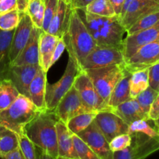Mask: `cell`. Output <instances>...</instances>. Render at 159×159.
Listing matches in <instances>:
<instances>
[{
    "label": "cell",
    "mask_w": 159,
    "mask_h": 159,
    "mask_svg": "<svg viewBox=\"0 0 159 159\" xmlns=\"http://www.w3.org/2000/svg\"><path fill=\"white\" fill-rule=\"evenodd\" d=\"M76 11L97 46L112 47L122 50L126 30L119 16H101L88 12L84 9H78Z\"/></svg>",
    "instance_id": "cell-1"
},
{
    "label": "cell",
    "mask_w": 159,
    "mask_h": 159,
    "mask_svg": "<svg viewBox=\"0 0 159 159\" xmlns=\"http://www.w3.org/2000/svg\"><path fill=\"white\" fill-rule=\"evenodd\" d=\"M58 119L54 111L45 110L26 126L25 134L31 142L53 159H57V136L56 123Z\"/></svg>",
    "instance_id": "cell-2"
},
{
    "label": "cell",
    "mask_w": 159,
    "mask_h": 159,
    "mask_svg": "<svg viewBox=\"0 0 159 159\" xmlns=\"http://www.w3.org/2000/svg\"><path fill=\"white\" fill-rule=\"evenodd\" d=\"M71 56L80 68L84 59L97 47L76 9H72L61 37Z\"/></svg>",
    "instance_id": "cell-3"
},
{
    "label": "cell",
    "mask_w": 159,
    "mask_h": 159,
    "mask_svg": "<svg viewBox=\"0 0 159 159\" xmlns=\"http://www.w3.org/2000/svg\"><path fill=\"white\" fill-rule=\"evenodd\" d=\"M40 110L29 97L20 94L13 103L0 113V126L18 135L25 134L26 126L38 114Z\"/></svg>",
    "instance_id": "cell-4"
},
{
    "label": "cell",
    "mask_w": 159,
    "mask_h": 159,
    "mask_svg": "<svg viewBox=\"0 0 159 159\" xmlns=\"http://www.w3.org/2000/svg\"><path fill=\"white\" fill-rule=\"evenodd\" d=\"M85 71L93 82L97 93L107 105L113 89L124 76V64L87 69Z\"/></svg>",
    "instance_id": "cell-5"
},
{
    "label": "cell",
    "mask_w": 159,
    "mask_h": 159,
    "mask_svg": "<svg viewBox=\"0 0 159 159\" xmlns=\"http://www.w3.org/2000/svg\"><path fill=\"white\" fill-rule=\"evenodd\" d=\"M79 71L80 68L75 60L71 56H68L66 69L60 80L54 84L47 83L45 93L47 110L53 111L56 108L62 97L71 88Z\"/></svg>",
    "instance_id": "cell-6"
},
{
    "label": "cell",
    "mask_w": 159,
    "mask_h": 159,
    "mask_svg": "<svg viewBox=\"0 0 159 159\" xmlns=\"http://www.w3.org/2000/svg\"><path fill=\"white\" fill-rule=\"evenodd\" d=\"M130 134V145L120 152H113V159H146L159 151V138H150L141 133Z\"/></svg>",
    "instance_id": "cell-7"
},
{
    "label": "cell",
    "mask_w": 159,
    "mask_h": 159,
    "mask_svg": "<svg viewBox=\"0 0 159 159\" xmlns=\"http://www.w3.org/2000/svg\"><path fill=\"white\" fill-rule=\"evenodd\" d=\"M82 99L84 105L93 112L110 110L107 104L99 96L90 80L89 77L84 70H80L73 83Z\"/></svg>",
    "instance_id": "cell-8"
},
{
    "label": "cell",
    "mask_w": 159,
    "mask_h": 159,
    "mask_svg": "<svg viewBox=\"0 0 159 159\" xmlns=\"http://www.w3.org/2000/svg\"><path fill=\"white\" fill-rule=\"evenodd\" d=\"M123 64H124V57L122 50L112 47L97 46L84 59L80 70L85 71Z\"/></svg>",
    "instance_id": "cell-9"
},
{
    "label": "cell",
    "mask_w": 159,
    "mask_h": 159,
    "mask_svg": "<svg viewBox=\"0 0 159 159\" xmlns=\"http://www.w3.org/2000/svg\"><path fill=\"white\" fill-rule=\"evenodd\" d=\"M53 111L54 112L58 120L62 121L65 124L69 120L77 115L93 112L84 105L77 90L73 85L65 93Z\"/></svg>",
    "instance_id": "cell-10"
},
{
    "label": "cell",
    "mask_w": 159,
    "mask_h": 159,
    "mask_svg": "<svg viewBox=\"0 0 159 159\" xmlns=\"http://www.w3.org/2000/svg\"><path fill=\"white\" fill-rule=\"evenodd\" d=\"M159 60V38L141 47L133 55L124 61V68L133 73L149 68Z\"/></svg>",
    "instance_id": "cell-11"
},
{
    "label": "cell",
    "mask_w": 159,
    "mask_h": 159,
    "mask_svg": "<svg viewBox=\"0 0 159 159\" xmlns=\"http://www.w3.org/2000/svg\"><path fill=\"white\" fill-rule=\"evenodd\" d=\"M94 122L108 142L118 135L129 134L128 124L110 110L98 112Z\"/></svg>",
    "instance_id": "cell-12"
},
{
    "label": "cell",
    "mask_w": 159,
    "mask_h": 159,
    "mask_svg": "<svg viewBox=\"0 0 159 159\" xmlns=\"http://www.w3.org/2000/svg\"><path fill=\"white\" fill-rule=\"evenodd\" d=\"M159 38V21L146 30L127 35L123 40L122 52L124 61L131 57L141 47L155 41Z\"/></svg>",
    "instance_id": "cell-13"
},
{
    "label": "cell",
    "mask_w": 159,
    "mask_h": 159,
    "mask_svg": "<svg viewBox=\"0 0 159 159\" xmlns=\"http://www.w3.org/2000/svg\"><path fill=\"white\" fill-rule=\"evenodd\" d=\"M101 159H113L109 142L93 121L86 129L78 134Z\"/></svg>",
    "instance_id": "cell-14"
},
{
    "label": "cell",
    "mask_w": 159,
    "mask_h": 159,
    "mask_svg": "<svg viewBox=\"0 0 159 159\" xmlns=\"http://www.w3.org/2000/svg\"><path fill=\"white\" fill-rule=\"evenodd\" d=\"M40 68V65H11L7 79L12 82L20 94L29 97L30 85Z\"/></svg>",
    "instance_id": "cell-15"
},
{
    "label": "cell",
    "mask_w": 159,
    "mask_h": 159,
    "mask_svg": "<svg viewBox=\"0 0 159 159\" xmlns=\"http://www.w3.org/2000/svg\"><path fill=\"white\" fill-rule=\"evenodd\" d=\"M18 26L14 31L10 48L11 64L20 54L29 40L34 24L26 12H21Z\"/></svg>",
    "instance_id": "cell-16"
},
{
    "label": "cell",
    "mask_w": 159,
    "mask_h": 159,
    "mask_svg": "<svg viewBox=\"0 0 159 159\" xmlns=\"http://www.w3.org/2000/svg\"><path fill=\"white\" fill-rule=\"evenodd\" d=\"M158 10L159 0H132L121 20L126 33L138 19Z\"/></svg>",
    "instance_id": "cell-17"
},
{
    "label": "cell",
    "mask_w": 159,
    "mask_h": 159,
    "mask_svg": "<svg viewBox=\"0 0 159 159\" xmlns=\"http://www.w3.org/2000/svg\"><path fill=\"white\" fill-rule=\"evenodd\" d=\"M41 29L34 26L29 40L23 51L12 62V65H40L39 39Z\"/></svg>",
    "instance_id": "cell-18"
},
{
    "label": "cell",
    "mask_w": 159,
    "mask_h": 159,
    "mask_svg": "<svg viewBox=\"0 0 159 159\" xmlns=\"http://www.w3.org/2000/svg\"><path fill=\"white\" fill-rule=\"evenodd\" d=\"M57 136V159H79L73 143L71 133L61 120L56 123Z\"/></svg>",
    "instance_id": "cell-19"
},
{
    "label": "cell",
    "mask_w": 159,
    "mask_h": 159,
    "mask_svg": "<svg viewBox=\"0 0 159 159\" xmlns=\"http://www.w3.org/2000/svg\"><path fill=\"white\" fill-rule=\"evenodd\" d=\"M47 86V72L40 67L29 87V98L40 111L47 110L45 93Z\"/></svg>",
    "instance_id": "cell-20"
},
{
    "label": "cell",
    "mask_w": 159,
    "mask_h": 159,
    "mask_svg": "<svg viewBox=\"0 0 159 159\" xmlns=\"http://www.w3.org/2000/svg\"><path fill=\"white\" fill-rule=\"evenodd\" d=\"M59 40L60 38L56 36L44 32L41 30L39 39V56L40 66L45 72H48L51 68L53 53Z\"/></svg>",
    "instance_id": "cell-21"
},
{
    "label": "cell",
    "mask_w": 159,
    "mask_h": 159,
    "mask_svg": "<svg viewBox=\"0 0 159 159\" xmlns=\"http://www.w3.org/2000/svg\"><path fill=\"white\" fill-rule=\"evenodd\" d=\"M110 111L117 115L128 125L138 120H149L148 115L142 111L135 99H130L129 100L120 104L115 108L112 109Z\"/></svg>",
    "instance_id": "cell-22"
},
{
    "label": "cell",
    "mask_w": 159,
    "mask_h": 159,
    "mask_svg": "<svg viewBox=\"0 0 159 159\" xmlns=\"http://www.w3.org/2000/svg\"><path fill=\"white\" fill-rule=\"evenodd\" d=\"M72 9L64 0H59L57 9L50 23L47 33L61 38Z\"/></svg>",
    "instance_id": "cell-23"
},
{
    "label": "cell",
    "mask_w": 159,
    "mask_h": 159,
    "mask_svg": "<svg viewBox=\"0 0 159 159\" xmlns=\"http://www.w3.org/2000/svg\"><path fill=\"white\" fill-rule=\"evenodd\" d=\"M14 31H4L0 30V82L7 79L8 72L11 66L10 48Z\"/></svg>",
    "instance_id": "cell-24"
},
{
    "label": "cell",
    "mask_w": 159,
    "mask_h": 159,
    "mask_svg": "<svg viewBox=\"0 0 159 159\" xmlns=\"http://www.w3.org/2000/svg\"><path fill=\"white\" fill-rule=\"evenodd\" d=\"M131 74L132 73L124 68V76L114 87L107 102V107L110 110L131 99L130 95V84H129Z\"/></svg>",
    "instance_id": "cell-25"
},
{
    "label": "cell",
    "mask_w": 159,
    "mask_h": 159,
    "mask_svg": "<svg viewBox=\"0 0 159 159\" xmlns=\"http://www.w3.org/2000/svg\"><path fill=\"white\" fill-rule=\"evenodd\" d=\"M20 148L17 134L0 126V159Z\"/></svg>",
    "instance_id": "cell-26"
},
{
    "label": "cell",
    "mask_w": 159,
    "mask_h": 159,
    "mask_svg": "<svg viewBox=\"0 0 159 159\" xmlns=\"http://www.w3.org/2000/svg\"><path fill=\"white\" fill-rule=\"evenodd\" d=\"M130 95L131 99H135L138 95L149 86L148 68L134 71L130 79Z\"/></svg>",
    "instance_id": "cell-27"
},
{
    "label": "cell",
    "mask_w": 159,
    "mask_h": 159,
    "mask_svg": "<svg viewBox=\"0 0 159 159\" xmlns=\"http://www.w3.org/2000/svg\"><path fill=\"white\" fill-rule=\"evenodd\" d=\"M20 93L9 79L0 82V113L10 107Z\"/></svg>",
    "instance_id": "cell-28"
},
{
    "label": "cell",
    "mask_w": 159,
    "mask_h": 159,
    "mask_svg": "<svg viewBox=\"0 0 159 159\" xmlns=\"http://www.w3.org/2000/svg\"><path fill=\"white\" fill-rule=\"evenodd\" d=\"M98 112H89L81 113L71 118L66 124L69 131L72 134H78L79 132L86 129L94 121Z\"/></svg>",
    "instance_id": "cell-29"
},
{
    "label": "cell",
    "mask_w": 159,
    "mask_h": 159,
    "mask_svg": "<svg viewBox=\"0 0 159 159\" xmlns=\"http://www.w3.org/2000/svg\"><path fill=\"white\" fill-rule=\"evenodd\" d=\"M26 12L30 17L34 26L42 29L44 16V2L43 0H30Z\"/></svg>",
    "instance_id": "cell-30"
},
{
    "label": "cell",
    "mask_w": 159,
    "mask_h": 159,
    "mask_svg": "<svg viewBox=\"0 0 159 159\" xmlns=\"http://www.w3.org/2000/svg\"><path fill=\"white\" fill-rule=\"evenodd\" d=\"M84 9L90 13L101 16L112 17L116 16L110 0H94L84 8Z\"/></svg>",
    "instance_id": "cell-31"
},
{
    "label": "cell",
    "mask_w": 159,
    "mask_h": 159,
    "mask_svg": "<svg viewBox=\"0 0 159 159\" xmlns=\"http://www.w3.org/2000/svg\"><path fill=\"white\" fill-rule=\"evenodd\" d=\"M159 21V10L151 12L138 19L127 30V35L134 34L138 31L146 30L156 24Z\"/></svg>",
    "instance_id": "cell-32"
},
{
    "label": "cell",
    "mask_w": 159,
    "mask_h": 159,
    "mask_svg": "<svg viewBox=\"0 0 159 159\" xmlns=\"http://www.w3.org/2000/svg\"><path fill=\"white\" fill-rule=\"evenodd\" d=\"M73 143L79 159H101L94 151L75 134L71 133Z\"/></svg>",
    "instance_id": "cell-33"
},
{
    "label": "cell",
    "mask_w": 159,
    "mask_h": 159,
    "mask_svg": "<svg viewBox=\"0 0 159 159\" xmlns=\"http://www.w3.org/2000/svg\"><path fill=\"white\" fill-rule=\"evenodd\" d=\"M20 150L24 159H40L39 149L33 144L25 134L18 135Z\"/></svg>",
    "instance_id": "cell-34"
},
{
    "label": "cell",
    "mask_w": 159,
    "mask_h": 159,
    "mask_svg": "<svg viewBox=\"0 0 159 159\" xmlns=\"http://www.w3.org/2000/svg\"><path fill=\"white\" fill-rule=\"evenodd\" d=\"M20 20V14L17 9L0 13V30L10 31L15 30Z\"/></svg>",
    "instance_id": "cell-35"
},
{
    "label": "cell",
    "mask_w": 159,
    "mask_h": 159,
    "mask_svg": "<svg viewBox=\"0 0 159 159\" xmlns=\"http://www.w3.org/2000/svg\"><path fill=\"white\" fill-rule=\"evenodd\" d=\"M158 92L157 90L154 89L148 86L144 91L140 93L135 98V99L138 102L142 111L146 115H148V113L151 110L152 103H153L154 100L155 99L156 96H158Z\"/></svg>",
    "instance_id": "cell-36"
},
{
    "label": "cell",
    "mask_w": 159,
    "mask_h": 159,
    "mask_svg": "<svg viewBox=\"0 0 159 159\" xmlns=\"http://www.w3.org/2000/svg\"><path fill=\"white\" fill-rule=\"evenodd\" d=\"M132 133H141L153 138H159L158 131L148 124L147 120H138L130 124L129 125V134Z\"/></svg>",
    "instance_id": "cell-37"
},
{
    "label": "cell",
    "mask_w": 159,
    "mask_h": 159,
    "mask_svg": "<svg viewBox=\"0 0 159 159\" xmlns=\"http://www.w3.org/2000/svg\"><path fill=\"white\" fill-rule=\"evenodd\" d=\"M132 141V136L130 134H123L113 138L109 142L111 152H116L124 150L130 145Z\"/></svg>",
    "instance_id": "cell-38"
},
{
    "label": "cell",
    "mask_w": 159,
    "mask_h": 159,
    "mask_svg": "<svg viewBox=\"0 0 159 159\" xmlns=\"http://www.w3.org/2000/svg\"><path fill=\"white\" fill-rule=\"evenodd\" d=\"M58 1L59 0H43L44 2V16H43V26H42L41 30L44 32H47L50 23L55 14L56 10L57 9Z\"/></svg>",
    "instance_id": "cell-39"
},
{
    "label": "cell",
    "mask_w": 159,
    "mask_h": 159,
    "mask_svg": "<svg viewBox=\"0 0 159 159\" xmlns=\"http://www.w3.org/2000/svg\"><path fill=\"white\" fill-rule=\"evenodd\" d=\"M149 86L158 90L159 85V60L148 68Z\"/></svg>",
    "instance_id": "cell-40"
},
{
    "label": "cell",
    "mask_w": 159,
    "mask_h": 159,
    "mask_svg": "<svg viewBox=\"0 0 159 159\" xmlns=\"http://www.w3.org/2000/svg\"><path fill=\"white\" fill-rule=\"evenodd\" d=\"M66 49V47H65V43L64 42L63 39L61 38L60 40L57 42V45H56V48L54 49V53H53L52 58H51V67L54 65V63L57 62V61H58V59L60 58V57L61 56V54H63L64 51Z\"/></svg>",
    "instance_id": "cell-41"
},
{
    "label": "cell",
    "mask_w": 159,
    "mask_h": 159,
    "mask_svg": "<svg viewBox=\"0 0 159 159\" xmlns=\"http://www.w3.org/2000/svg\"><path fill=\"white\" fill-rule=\"evenodd\" d=\"M17 9V0H0V13Z\"/></svg>",
    "instance_id": "cell-42"
},
{
    "label": "cell",
    "mask_w": 159,
    "mask_h": 159,
    "mask_svg": "<svg viewBox=\"0 0 159 159\" xmlns=\"http://www.w3.org/2000/svg\"><path fill=\"white\" fill-rule=\"evenodd\" d=\"M71 9H84L94 0H64Z\"/></svg>",
    "instance_id": "cell-43"
},
{
    "label": "cell",
    "mask_w": 159,
    "mask_h": 159,
    "mask_svg": "<svg viewBox=\"0 0 159 159\" xmlns=\"http://www.w3.org/2000/svg\"><path fill=\"white\" fill-rule=\"evenodd\" d=\"M159 116V92L158 96H156L155 99L152 103L151 110L148 113V120H149L154 121Z\"/></svg>",
    "instance_id": "cell-44"
},
{
    "label": "cell",
    "mask_w": 159,
    "mask_h": 159,
    "mask_svg": "<svg viewBox=\"0 0 159 159\" xmlns=\"http://www.w3.org/2000/svg\"><path fill=\"white\" fill-rule=\"evenodd\" d=\"M110 2H111L112 6H113L116 16H120L125 0H110Z\"/></svg>",
    "instance_id": "cell-45"
},
{
    "label": "cell",
    "mask_w": 159,
    "mask_h": 159,
    "mask_svg": "<svg viewBox=\"0 0 159 159\" xmlns=\"http://www.w3.org/2000/svg\"><path fill=\"white\" fill-rule=\"evenodd\" d=\"M2 159H24V158H23V155H22L21 152H20V148H19L13 151L11 153L8 154Z\"/></svg>",
    "instance_id": "cell-46"
},
{
    "label": "cell",
    "mask_w": 159,
    "mask_h": 159,
    "mask_svg": "<svg viewBox=\"0 0 159 159\" xmlns=\"http://www.w3.org/2000/svg\"><path fill=\"white\" fill-rule=\"evenodd\" d=\"M30 0H17V10L20 13L26 12Z\"/></svg>",
    "instance_id": "cell-47"
},
{
    "label": "cell",
    "mask_w": 159,
    "mask_h": 159,
    "mask_svg": "<svg viewBox=\"0 0 159 159\" xmlns=\"http://www.w3.org/2000/svg\"><path fill=\"white\" fill-rule=\"evenodd\" d=\"M131 1L132 0H125V2H124V6H123L122 10H121V12H120V16H119L120 21L122 20L123 17L124 16V15H125L126 12H127V8H128L129 5H130V3L131 2Z\"/></svg>",
    "instance_id": "cell-48"
},
{
    "label": "cell",
    "mask_w": 159,
    "mask_h": 159,
    "mask_svg": "<svg viewBox=\"0 0 159 159\" xmlns=\"http://www.w3.org/2000/svg\"><path fill=\"white\" fill-rule=\"evenodd\" d=\"M39 152H40V159H53L51 157H50L48 154L42 152V151L39 150Z\"/></svg>",
    "instance_id": "cell-49"
},
{
    "label": "cell",
    "mask_w": 159,
    "mask_h": 159,
    "mask_svg": "<svg viewBox=\"0 0 159 159\" xmlns=\"http://www.w3.org/2000/svg\"><path fill=\"white\" fill-rule=\"evenodd\" d=\"M153 122H154V125H155V127H155V130H156L157 131H158V133L159 134V116L156 120H155Z\"/></svg>",
    "instance_id": "cell-50"
},
{
    "label": "cell",
    "mask_w": 159,
    "mask_h": 159,
    "mask_svg": "<svg viewBox=\"0 0 159 159\" xmlns=\"http://www.w3.org/2000/svg\"><path fill=\"white\" fill-rule=\"evenodd\" d=\"M157 91L159 92V85H158V90H157Z\"/></svg>",
    "instance_id": "cell-51"
}]
</instances>
